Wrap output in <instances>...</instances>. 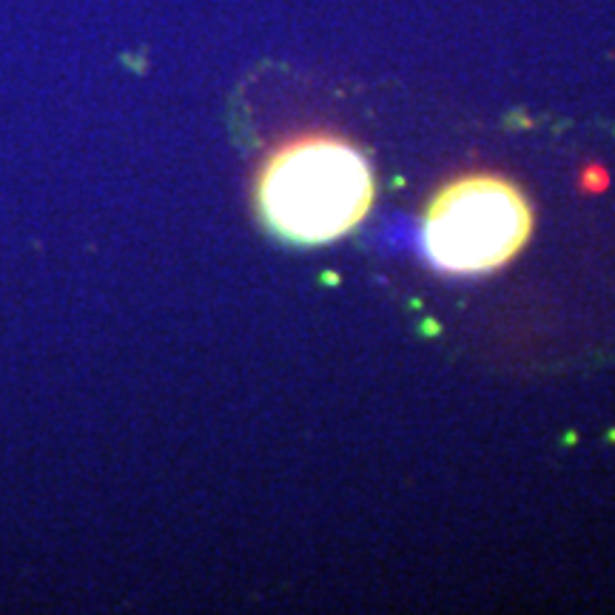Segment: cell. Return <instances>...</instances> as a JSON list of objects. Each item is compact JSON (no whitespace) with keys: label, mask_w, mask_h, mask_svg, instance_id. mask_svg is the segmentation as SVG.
Listing matches in <instances>:
<instances>
[{"label":"cell","mask_w":615,"mask_h":615,"mask_svg":"<svg viewBox=\"0 0 615 615\" xmlns=\"http://www.w3.org/2000/svg\"><path fill=\"white\" fill-rule=\"evenodd\" d=\"M371 203L373 174L365 157L334 137L297 140L262 171V217L294 243H331L348 234Z\"/></svg>","instance_id":"obj_1"},{"label":"cell","mask_w":615,"mask_h":615,"mask_svg":"<svg viewBox=\"0 0 615 615\" xmlns=\"http://www.w3.org/2000/svg\"><path fill=\"white\" fill-rule=\"evenodd\" d=\"M530 228L533 217L519 188L479 174L439 191L425 220V248L450 274H482L513 260Z\"/></svg>","instance_id":"obj_2"},{"label":"cell","mask_w":615,"mask_h":615,"mask_svg":"<svg viewBox=\"0 0 615 615\" xmlns=\"http://www.w3.org/2000/svg\"><path fill=\"white\" fill-rule=\"evenodd\" d=\"M607 183H610V177H607V171H604V168H587V171H584V177H581V186L587 188L590 194L604 191Z\"/></svg>","instance_id":"obj_3"}]
</instances>
